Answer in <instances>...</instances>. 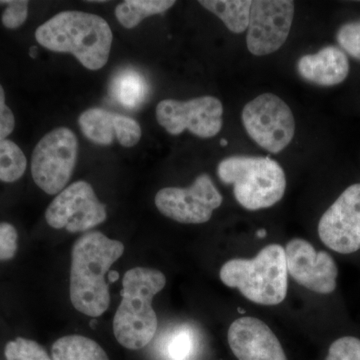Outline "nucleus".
Instances as JSON below:
<instances>
[{
  "mask_svg": "<svg viewBox=\"0 0 360 360\" xmlns=\"http://www.w3.org/2000/svg\"><path fill=\"white\" fill-rule=\"evenodd\" d=\"M124 245L99 231L85 233L71 251L70 300L85 315L98 317L110 307V288L105 276L122 257Z\"/></svg>",
  "mask_w": 360,
  "mask_h": 360,
  "instance_id": "nucleus-1",
  "label": "nucleus"
},
{
  "mask_svg": "<svg viewBox=\"0 0 360 360\" xmlns=\"http://www.w3.org/2000/svg\"><path fill=\"white\" fill-rule=\"evenodd\" d=\"M35 39L54 52L70 53L89 70L105 66L112 44L108 21L84 11H63L39 26Z\"/></svg>",
  "mask_w": 360,
  "mask_h": 360,
  "instance_id": "nucleus-2",
  "label": "nucleus"
},
{
  "mask_svg": "<svg viewBox=\"0 0 360 360\" xmlns=\"http://www.w3.org/2000/svg\"><path fill=\"white\" fill-rule=\"evenodd\" d=\"M165 285L167 277L160 270L135 267L125 272L122 300L113 319V333L123 347L141 349L153 340L158 321L153 300Z\"/></svg>",
  "mask_w": 360,
  "mask_h": 360,
  "instance_id": "nucleus-3",
  "label": "nucleus"
},
{
  "mask_svg": "<svg viewBox=\"0 0 360 360\" xmlns=\"http://www.w3.org/2000/svg\"><path fill=\"white\" fill-rule=\"evenodd\" d=\"M219 276L225 285L238 288L251 302L269 307L279 304L288 290L285 251L279 245L265 246L255 257L225 262Z\"/></svg>",
  "mask_w": 360,
  "mask_h": 360,
  "instance_id": "nucleus-4",
  "label": "nucleus"
},
{
  "mask_svg": "<svg viewBox=\"0 0 360 360\" xmlns=\"http://www.w3.org/2000/svg\"><path fill=\"white\" fill-rule=\"evenodd\" d=\"M217 175L233 186L239 205L248 210L271 207L283 200L286 176L278 162L260 156H231L220 161Z\"/></svg>",
  "mask_w": 360,
  "mask_h": 360,
  "instance_id": "nucleus-5",
  "label": "nucleus"
},
{
  "mask_svg": "<svg viewBox=\"0 0 360 360\" xmlns=\"http://www.w3.org/2000/svg\"><path fill=\"white\" fill-rule=\"evenodd\" d=\"M78 155V139L68 127L45 134L33 150L32 174L45 193L58 194L72 176Z\"/></svg>",
  "mask_w": 360,
  "mask_h": 360,
  "instance_id": "nucleus-6",
  "label": "nucleus"
},
{
  "mask_svg": "<svg viewBox=\"0 0 360 360\" xmlns=\"http://www.w3.org/2000/svg\"><path fill=\"white\" fill-rule=\"evenodd\" d=\"M243 127L252 141L270 153L290 146L295 134V120L290 106L276 94H260L241 113Z\"/></svg>",
  "mask_w": 360,
  "mask_h": 360,
  "instance_id": "nucleus-7",
  "label": "nucleus"
},
{
  "mask_svg": "<svg viewBox=\"0 0 360 360\" xmlns=\"http://www.w3.org/2000/svg\"><path fill=\"white\" fill-rule=\"evenodd\" d=\"M221 194L210 175L196 177L186 188L165 187L155 195V205L161 214L184 224H201L210 221L212 213L222 205Z\"/></svg>",
  "mask_w": 360,
  "mask_h": 360,
  "instance_id": "nucleus-8",
  "label": "nucleus"
},
{
  "mask_svg": "<svg viewBox=\"0 0 360 360\" xmlns=\"http://www.w3.org/2000/svg\"><path fill=\"white\" fill-rule=\"evenodd\" d=\"M224 105L213 96H201L187 101L165 99L156 106V120L168 134L179 135L184 130L210 139L222 129Z\"/></svg>",
  "mask_w": 360,
  "mask_h": 360,
  "instance_id": "nucleus-9",
  "label": "nucleus"
},
{
  "mask_svg": "<svg viewBox=\"0 0 360 360\" xmlns=\"http://www.w3.org/2000/svg\"><path fill=\"white\" fill-rule=\"evenodd\" d=\"M106 217L105 205L84 180L65 187L45 212V219L52 229H65L71 233L89 231L105 221Z\"/></svg>",
  "mask_w": 360,
  "mask_h": 360,
  "instance_id": "nucleus-10",
  "label": "nucleus"
},
{
  "mask_svg": "<svg viewBox=\"0 0 360 360\" xmlns=\"http://www.w3.org/2000/svg\"><path fill=\"white\" fill-rule=\"evenodd\" d=\"M293 18L295 2L291 0L251 1L246 35V44L250 53L264 56L278 51L290 35Z\"/></svg>",
  "mask_w": 360,
  "mask_h": 360,
  "instance_id": "nucleus-11",
  "label": "nucleus"
},
{
  "mask_svg": "<svg viewBox=\"0 0 360 360\" xmlns=\"http://www.w3.org/2000/svg\"><path fill=\"white\" fill-rule=\"evenodd\" d=\"M319 236L324 245L341 255L360 250V184L347 187L323 213Z\"/></svg>",
  "mask_w": 360,
  "mask_h": 360,
  "instance_id": "nucleus-12",
  "label": "nucleus"
},
{
  "mask_svg": "<svg viewBox=\"0 0 360 360\" xmlns=\"http://www.w3.org/2000/svg\"><path fill=\"white\" fill-rule=\"evenodd\" d=\"M286 267L293 279L310 291L328 295L336 288L338 269L326 251H316L309 241L291 239L285 248Z\"/></svg>",
  "mask_w": 360,
  "mask_h": 360,
  "instance_id": "nucleus-13",
  "label": "nucleus"
},
{
  "mask_svg": "<svg viewBox=\"0 0 360 360\" xmlns=\"http://www.w3.org/2000/svg\"><path fill=\"white\" fill-rule=\"evenodd\" d=\"M227 340L238 360H288L274 331L257 317L232 322Z\"/></svg>",
  "mask_w": 360,
  "mask_h": 360,
  "instance_id": "nucleus-14",
  "label": "nucleus"
},
{
  "mask_svg": "<svg viewBox=\"0 0 360 360\" xmlns=\"http://www.w3.org/2000/svg\"><path fill=\"white\" fill-rule=\"evenodd\" d=\"M78 124L85 137L97 146H110L115 139L124 148H132L141 141V125L134 118L92 108L78 117Z\"/></svg>",
  "mask_w": 360,
  "mask_h": 360,
  "instance_id": "nucleus-15",
  "label": "nucleus"
},
{
  "mask_svg": "<svg viewBox=\"0 0 360 360\" xmlns=\"http://www.w3.org/2000/svg\"><path fill=\"white\" fill-rule=\"evenodd\" d=\"M298 75L319 86H335L345 82L349 73L347 54L335 45L323 47L314 54H307L298 59Z\"/></svg>",
  "mask_w": 360,
  "mask_h": 360,
  "instance_id": "nucleus-16",
  "label": "nucleus"
},
{
  "mask_svg": "<svg viewBox=\"0 0 360 360\" xmlns=\"http://www.w3.org/2000/svg\"><path fill=\"white\" fill-rule=\"evenodd\" d=\"M110 94L123 108L136 110L148 96V82L139 71L127 68L113 77Z\"/></svg>",
  "mask_w": 360,
  "mask_h": 360,
  "instance_id": "nucleus-17",
  "label": "nucleus"
},
{
  "mask_svg": "<svg viewBox=\"0 0 360 360\" xmlns=\"http://www.w3.org/2000/svg\"><path fill=\"white\" fill-rule=\"evenodd\" d=\"M52 360H110L96 341L82 335L59 338L51 348Z\"/></svg>",
  "mask_w": 360,
  "mask_h": 360,
  "instance_id": "nucleus-18",
  "label": "nucleus"
},
{
  "mask_svg": "<svg viewBox=\"0 0 360 360\" xmlns=\"http://www.w3.org/2000/svg\"><path fill=\"white\" fill-rule=\"evenodd\" d=\"M200 4L224 21L231 32L243 33L248 30L250 0H200Z\"/></svg>",
  "mask_w": 360,
  "mask_h": 360,
  "instance_id": "nucleus-19",
  "label": "nucleus"
},
{
  "mask_svg": "<svg viewBox=\"0 0 360 360\" xmlns=\"http://www.w3.org/2000/svg\"><path fill=\"white\" fill-rule=\"evenodd\" d=\"M174 4V0H127L116 6L115 16L123 27L131 30L144 18L165 13Z\"/></svg>",
  "mask_w": 360,
  "mask_h": 360,
  "instance_id": "nucleus-20",
  "label": "nucleus"
},
{
  "mask_svg": "<svg viewBox=\"0 0 360 360\" xmlns=\"http://www.w3.org/2000/svg\"><path fill=\"white\" fill-rule=\"evenodd\" d=\"M26 167L27 160L20 146L9 139L0 141V181H16L23 176Z\"/></svg>",
  "mask_w": 360,
  "mask_h": 360,
  "instance_id": "nucleus-21",
  "label": "nucleus"
},
{
  "mask_svg": "<svg viewBox=\"0 0 360 360\" xmlns=\"http://www.w3.org/2000/svg\"><path fill=\"white\" fill-rule=\"evenodd\" d=\"M195 342L193 328L179 326L165 338L163 352L170 360H187L193 354Z\"/></svg>",
  "mask_w": 360,
  "mask_h": 360,
  "instance_id": "nucleus-22",
  "label": "nucleus"
},
{
  "mask_svg": "<svg viewBox=\"0 0 360 360\" xmlns=\"http://www.w3.org/2000/svg\"><path fill=\"white\" fill-rule=\"evenodd\" d=\"M4 354L6 360H52L41 345L23 338L7 343Z\"/></svg>",
  "mask_w": 360,
  "mask_h": 360,
  "instance_id": "nucleus-23",
  "label": "nucleus"
},
{
  "mask_svg": "<svg viewBox=\"0 0 360 360\" xmlns=\"http://www.w3.org/2000/svg\"><path fill=\"white\" fill-rule=\"evenodd\" d=\"M336 40L341 51L360 60V20L352 21L340 26Z\"/></svg>",
  "mask_w": 360,
  "mask_h": 360,
  "instance_id": "nucleus-24",
  "label": "nucleus"
},
{
  "mask_svg": "<svg viewBox=\"0 0 360 360\" xmlns=\"http://www.w3.org/2000/svg\"><path fill=\"white\" fill-rule=\"evenodd\" d=\"M2 6H6V11L1 16L2 25L8 30L20 27L27 20L28 4L26 0H7L0 1Z\"/></svg>",
  "mask_w": 360,
  "mask_h": 360,
  "instance_id": "nucleus-25",
  "label": "nucleus"
},
{
  "mask_svg": "<svg viewBox=\"0 0 360 360\" xmlns=\"http://www.w3.org/2000/svg\"><path fill=\"white\" fill-rule=\"evenodd\" d=\"M326 360H360V340L345 336L330 345Z\"/></svg>",
  "mask_w": 360,
  "mask_h": 360,
  "instance_id": "nucleus-26",
  "label": "nucleus"
},
{
  "mask_svg": "<svg viewBox=\"0 0 360 360\" xmlns=\"http://www.w3.org/2000/svg\"><path fill=\"white\" fill-rule=\"evenodd\" d=\"M18 231L13 224L0 222V260H9L18 250Z\"/></svg>",
  "mask_w": 360,
  "mask_h": 360,
  "instance_id": "nucleus-27",
  "label": "nucleus"
},
{
  "mask_svg": "<svg viewBox=\"0 0 360 360\" xmlns=\"http://www.w3.org/2000/svg\"><path fill=\"white\" fill-rule=\"evenodd\" d=\"M15 127V117L13 110L6 103V91L0 84V141L6 139Z\"/></svg>",
  "mask_w": 360,
  "mask_h": 360,
  "instance_id": "nucleus-28",
  "label": "nucleus"
},
{
  "mask_svg": "<svg viewBox=\"0 0 360 360\" xmlns=\"http://www.w3.org/2000/svg\"><path fill=\"white\" fill-rule=\"evenodd\" d=\"M257 234L258 238H264L265 236H266V231H265V229H259V231L257 232Z\"/></svg>",
  "mask_w": 360,
  "mask_h": 360,
  "instance_id": "nucleus-29",
  "label": "nucleus"
},
{
  "mask_svg": "<svg viewBox=\"0 0 360 360\" xmlns=\"http://www.w3.org/2000/svg\"><path fill=\"white\" fill-rule=\"evenodd\" d=\"M227 144H229V142H227L226 139H221V141H220V146H226Z\"/></svg>",
  "mask_w": 360,
  "mask_h": 360,
  "instance_id": "nucleus-30",
  "label": "nucleus"
}]
</instances>
